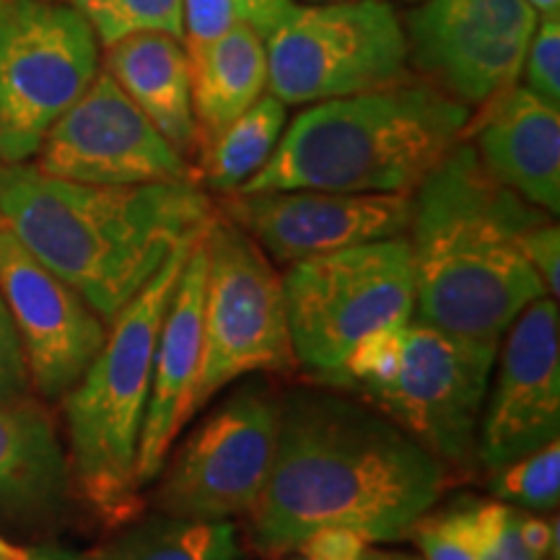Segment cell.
Listing matches in <instances>:
<instances>
[{"instance_id": "cell-35", "label": "cell", "mask_w": 560, "mask_h": 560, "mask_svg": "<svg viewBox=\"0 0 560 560\" xmlns=\"http://www.w3.org/2000/svg\"><path fill=\"white\" fill-rule=\"evenodd\" d=\"M26 560H102V552H75L66 548H39L26 556Z\"/></svg>"}, {"instance_id": "cell-10", "label": "cell", "mask_w": 560, "mask_h": 560, "mask_svg": "<svg viewBox=\"0 0 560 560\" xmlns=\"http://www.w3.org/2000/svg\"><path fill=\"white\" fill-rule=\"evenodd\" d=\"M495 342L465 340L410 319L395 361L353 395L395 420L441 465H470L478 446Z\"/></svg>"}, {"instance_id": "cell-36", "label": "cell", "mask_w": 560, "mask_h": 560, "mask_svg": "<svg viewBox=\"0 0 560 560\" xmlns=\"http://www.w3.org/2000/svg\"><path fill=\"white\" fill-rule=\"evenodd\" d=\"M0 556L9 558V560H26V556H30V550L24 548H16V545H11L5 537H0Z\"/></svg>"}, {"instance_id": "cell-3", "label": "cell", "mask_w": 560, "mask_h": 560, "mask_svg": "<svg viewBox=\"0 0 560 560\" xmlns=\"http://www.w3.org/2000/svg\"><path fill=\"white\" fill-rule=\"evenodd\" d=\"M213 210L195 182L104 187L50 177L30 164H0V221L104 322Z\"/></svg>"}, {"instance_id": "cell-42", "label": "cell", "mask_w": 560, "mask_h": 560, "mask_svg": "<svg viewBox=\"0 0 560 560\" xmlns=\"http://www.w3.org/2000/svg\"><path fill=\"white\" fill-rule=\"evenodd\" d=\"M408 3H418V0H408Z\"/></svg>"}, {"instance_id": "cell-43", "label": "cell", "mask_w": 560, "mask_h": 560, "mask_svg": "<svg viewBox=\"0 0 560 560\" xmlns=\"http://www.w3.org/2000/svg\"><path fill=\"white\" fill-rule=\"evenodd\" d=\"M0 560H9V558H3V556H0Z\"/></svg>"}, {"instance_id": "cell-26", "label": "cell", "mask_w": 560, "mask_h": 560, "mask_svg": "<svg viewBox=\"0 0 560 560\" xmlns=\"http://www.w3.org/2000/svg\"><path fill=\"white\" fill-rule=\"evenodd\" d=\"M493 495L524 511H550L560 501V441L524 454L493 470Z\"/></svg>"}, {"instance_id": "cell-33", "label": "cell", "mask_w": 560, "mask_h": 560, "mask_svg": "<svg viewBox=\"0 0 560 560\" xmlns=\"http://www.w3.org/2000/svg\"><path fill=\"white\" fill-rule=\"evenodd\" d=\"M520 535L537 558L558 560V522L550 524L520 509Z\"/></svg>"}, {"instance_id": "cell-29", "label": "cell", "mask_w": 560, "mask_h": 560, "mask_svg": "<svg viewBox=\"0 0 560 560\" xmlns=\"http://www.w3.org/2000/svg\"><path fill=\"white\" fill-rule=\"evenodd\" d=\"M408 537L418 545L425 560H478L444 511L420 516L408 529Z\"/></svg>"}, {"instance_id": "cell-22", "label": "cell", "mask_w": 560, "mask_h": 560, "mask_svg": "<svg viewBox=\"0 0 560 560\" xmlns=\"http://www.w3.org/2000/svg\"><path fill=\"white\" fill-rule=\"evenodd\" d=\"M285 130V104L260 96L226 128L200 143V179L208 190L234 195L268 164Z\"/></svg>"}, {"instance_id": "cell-25", "label": "cell", "mask_w": 560, "mask_h": 560, "mask_svg": "<svg viewBox=\"0 0 560 560\" xmlns=\"http://www.w3.org/2000/svg\"><path fill=\"white\" fill-rule=\"evenodd\" d=\"M104 47L130 34L161 32L182 39V0H73Z\"/></svg>"}, {"instance_id": "cell-6", "label": "cell", "mask_w": 560, "mask_h": 560, "mask_svg": "<svg viewBox=\"0 0 560 560\" xmlns=\"http://www.w3.org/2000/svg\"><path fill=\"white\" fill-rule=\"evenodd\" d=\"M296 363L332 376L366 335L405 325L416 310L408 236L291 262L283 276Z\"/></svg>"}, {"instance_id": "cell-31", "label": "cell", "mask_w": 560, "mask_h": 560, "mask_svg": "<svg viewBox=\"0 0 560 560\" xmlns=\"http://www.w3.org/2000/svg\"><path fill=\"white\" fill-rule=\"evenodd\" d=\"M522 252L527 257L537 278L542 280L548 296L558 299L560 293V229L556 221L545 219L535 223L522 236Z\"/></svg>"}, {"instance_id": "cell-21", "label": "cell", "mask_w": 560, "mask_h": 560, "mask_svg": "<svg viewBox=\"0 0 560 560\" xmlns=\"http://www.w3.org/2000/svg\"><path fill=\"white\" fill-rule=\"evenodd\" d=\"M187 58L192 68L195 122L200 143H206L262 96L268 86L265 37L247 21H236L226 34Z\"/></svg>"}, {"instance_id": "cell-9", "label": "cell", "mask_w": 560, "mask_h": 560, "mask_svg": "<svg viewBox=\"0 0 560 560\" xmlns=\"http://www.w3.org/2000/svg\"><path fill=\"white\" fill-rule=\"evenodd\" d=\"M100 73V39L73 5H0V164L37 156L47 130Z\"/></svg>"}, {"instance_id": "cell-1", "label": "cell", "mask_w": 560, "mask_h": 560, "mask_svg": "<svg viewBox=\"0 0 560 560\" xmlns=\"http://www.w3.org/2000/svg\"><path fill=\"white\" fill-rule=\"evenodd\" d=\"M444 486L446 467L395 420L338 392L296 389L280 397L276 459L247 514L252 545L280 556L319 527L400 540Z\"/></svg>"}, {"instance_id": "cell-16", "label": "cell", "mask_w": 560, "mask_h": 560, "mask_svg": "<svg viewBox=\"0 0 560 560\" xmlns=\"http://www.w3.org/2000/svg\"><path fill=\"white\" fill-rule=\"evenodd\" d=\"M509 330L475 446V457L490 472L550 444L560 433L558 299L532 301Z\"/></svg>"}, {"instance_id": "cell-27", "label": "cell", "mask_w": 560, "mask_h": 560, "mask_svg": "<svg viewBox=\"0 0 560 560\" xmlns=\"http://www.w3.org/2000/svg\"><path fill=\"white\" fill-rule=\"evenodd\" d=\"M524 79L532 94L542 96L552 104L560 100V21L558 13H550L535 26L527 58H524Z\"/></svg>"}, {"instance_id": "cell-5", "label": "cell", "mask_w": 560, "mask_h": 560, "mask_svg": "<svg viewBox=\"0 0 560 560\" xmlns=\"http://www.w3.org/2000/svg\"><path fill=\"white\" fill-rule=\"evenodd\" d=\"M198 234L182 240L149 283L112 317L100 353L62 397L73 475L86 501L112 524L138 514V439L159 327Z\"/></svg>"}, {"instance_id": "cell-19", "label": "cell", "mask_w": 560, "mask_h": 560, "mask_svg": "<svg viewBox=\"0 0 560 560\" xmlns=\"http://www.w3.org/2000/svg\"><path fill=\"white\" fill-rule=\"evenodd\" d=\"M104 70L182 156L198 151L192 68L177 37L161 32L130 34L107 47Z\"/></svg>"}, {"instance_id": "cell-40", "label": "cell", "mask_w": 560, "mask_h": 560, "mask_svg": "<svg viewBox=\"0 0 560 560\" xmlns=\"http://www.w3.org/2000/svg\"><path fill=\"white\" fill-rule=\"evenodd\" d=\"M310 3H330V0H310Z\"/></svg>"}, {"instance_id": "cell-28", "label": "cell", "mask_w": 560, "mask_h": 560, "mask_svg": "<svg viewBox=\"0 0 560 560\" xmlns=\"http://www.w3.org/2000/svg\"><path fill=\"white\" fill-rule=\"evenodd\" d=\"M236 21L242 19L231 0H182V37L187 55L219 39Z\"/></svg>"}, {"instance_id": "cell-44", "label": "cell", "mask_w": 560, "mask_h": 560, "mask_svg": "<svg viewBox=\"0 0 560 560\" xmlns=\"http://www.w3.org/2000/svg\"><path fill=\"white\" fill-rule=\"evenodd\" d=\"M5 3V0H0V5H3Z\"/></svg>"}, {"instance_id": "cell-15", "label": "cell", "mask_w": 560, "mask_h": 560, "mask_svg": "<svg viewBox=\"0 0 560 560\" xmlns=\"http://www.w3.org/2000/svg\"><path fill=\"white\" fill-rule=\"evenodd\" d=\"M221 213L247 231L272 262L291 265L355 244L405 236L412 195L270 190L229 195Z\"/></svg>"}, {"instance_id": "cell-4", "label": "cell", "mask_w": 560, "mask_h": 560, "mask_svg": "<svg viewBox=\"0 0 560 560\" xmlns=\"http://www.w3.org/2000/svg\"><path fill=\"white\" fill-rule=\"evenodd\" d=\"M470 107L431 83L314 102L234 195L270 190L412 195L462 140Z\"/></svg>"}, {"instance_id": "cell-34", "label": "cell", "mask_w": 560, "mask_h": 560, "mask_svg": "<svg viewBox=\"0 0 560 560\" xmlns=\"http://www.w3.org/2000/svg\"><path fill=\"white\" fill-rule=\"evenodd\" d=\"M242 21L255 26L262 37L276 30L278 21L291 11L293 0H231Z\"/></svg>"}, {"instance_id": "cell-8", "label": "cell", "mask_w": 560, "mask_h": 560, "mask_svg": "<svg viewBox=\"0 0 560 560\" xmlns=\"http://www.w3.org/2000/svg\"><path fill=\"white\" fill-rule=\"evenodd\" d=\"M270 94L314 104L402 81L408 37L387 0L291 5L265 37Z\"/></svg>"}, {"instance_id": "cell-11", "label": "cell", "mask_w": 560, "mask_h": 560, "mask_svg": "<svg viewBox=\"0 0 560 560\" xmlns=\"http://www.w3.org/2000/svg\"><path fill=\"white\" fill-rule=\"evenodd\" d=\"M280 397L270 384L244 382L161 467L153 495L161 514L219 522L249 514L270 478Z\"/></svg>"}, {"instance_id": "cell-24", "label": "cell", "mask_w": 560, "mask_h": 560, "mask_svg": "<svg viewBox=\"0 0 560 560\" xmlns=\"http://www.w3.org/2000/svg\"><path fill=\"white\" fill-rule=\"evenodd\" d=\"M478 560H542L524 545L520 509L499 501H459L444 511Z\"/></svg>"}, {"instance_id": "cell-39", "label": "cell", "mask_w": 560, "mask_h": 560, "mask_svg": "<svg viewBox=\"0 0 560 560\" xmlns=\"http://www.w3.org/2000/svg\"><path fill=\"white\" fill-rule=\"evenodd\" d=\"M397 560H418V558H410V556H397Z\"/></svg>"}, {"instance_id": "cell-12", "label": "cell", "mask_w": 560, "mask_h": 560, "mask_svg": "<svg viewBox=\"0 0 560 560\" xmlns=\"http://www.w3.org/2000/svg\"><path fill=\"white\" fill-rule=\"evenodd\" d=\"M34 159L39 172L81 185L195 182L187 159L161 136L107 70H100L73 107L62 112Z\"/></svg>"}, {"instance_id": "cell-18", "label": "cell", "mask_w": 560, "mask_h": 560, "mask_svg": "<svg viewBox=\"0 0 560 560\" xmlns=\"http://www.w3.org/2000/svg\"><path fill=\"white\" fill-rule=\"evenodd\" d=\"M475 153L501 185L545 213L560 210V109L527 86H511L488 102Z\"/></svg>"}, {"instance_id": "cell-41", "label": "cell", "mask_w": 560, "mask_h": 560, "mask_svg": "<svg viewBox=\"0 0 560 560\" xmlns=\"http://www.w3.org/2000/svg\"><path fill=\"white\" fill-rule=\"evenodd\" d=\"M291 560H306V558H301V556H299V558H291Z\"/></svg>"}, {"instance_id": "cell-38", "label": "cell", "mask_w": 560, "mask_h": 560, "mask_svg": "<svg viewBox=\"0 0 560 560\" xmlns=\"http://www.w3.org/2000/svg\"><path fill=\"white\" fill-rule=\"evenodd\" d=\"M363 560H397V556H380V552H366Z\"/></svg>"}, {"instance_id": "cell-37", "label": "cell", "mask_w": 560, "mask_h": 560, "mask_svg": "<svg viewBox=\"0 0 560 560\" xmlns=\"http://www.w3.org/2000/svg\"><path fill=\"white\" fill-rule=\"evenodd\" d=\"M535 11L545 13V16H550V13H558L560 9V0H527Z\"/></svg>"}, {"instance_id": "cell-30", "label": "cell", "mask_w": 560, "mask_h": 560, "mask_svg": "<svg viewBox=\"0 0 560 560\" xmlns=\"http://www.w3.org/2000/svg\"><path fill=\"white\" fill-rule=\"evenodd\" d=\"M30 387L32 380L30 369H26L24 348H21L9 306L0 296V402L26 397Z\"/></svg>"}, {"instance_id": "cell-14", "label": "cell", "mask_w": 560, "mask_h": 560, "mask_svg": "<svg viewBox=\"0 0 560 560\" xmlns=\"http://www.w3.org/2000/svg\"><path fill=\"white\" fill-rule=\"evenodd\" d=\"M0 296L9 306L34 389L62 400L100 353L107 327L89 301L45 268L0 221Z\"/></svg>"}, {"instance_id": "cell-13", "label": "cell", "mask_w": 560, "mask_h": 560, "mask_svg": "<svg viewBox=\"0 0 560 560\" xmlns=\"http://www.w3.org/2000/svg\"><path fill=\"white\" fill-rule=\"evenodd\" d=\"M535 26L527 0H425L405 37L420 73L472 107L514 86Z\"/></svg>"}, {"instance_id": "cell-2", "label": "cell", "mask_w": 560, "mask_h": 560, "mask_svg": "<svg viewBox=\"0 0 560 560\" xmlns=\"http://www.w3.org/2000/svg\"><path fill=\"white\" fill-rule=\"evenodd\" d=\"M545 219L459 140L412 195V319L499 346L532 301L548 296L522 252V236Z\"/></svg>"}, {"instance_id": "cell-7", "label": "cell", "mask_w": 560, "mask_h": 560, "mask_svg": "<svg viewBox=\"0 0 560 560\" xmlns=\"http://www.w3.org/2000/svg\"><path fill=\"white\" fill-rule=\"evenodd\" d=\"M206 301L198 408L215 392L249 374H285L293 353L283 278L247 231L221 210L202 226Z\"/></svg>"}, {"instance_id": "cell-23", "label": "cell", "mask_w": 560, "mask_h": 560, "mask_svg": "<svg viewBox=\"0 0 560 560\" xmlns=\"http://www.w3.org/2000/svg\"><path fill=\"white\" fill-rule=\"evenodd\" d=\"M100 552L102 560H240L242 545L229 520L202 522L159 514L136 522Z\"/></svg>"}, {"instance_id": "cell-32", "label": "cell", "mask_w": 560, "mask_h": 560, "mask_svg": "<svg viewBox=\"0 0 560 560\" xmlns=\"http://www.w3.org/2000/svg\"><path fill=\"white\" fill-rule=\"evenodd\" d=\"M371 540L348 527H319L293 545L306 560H363Z\"/></svg>"}, {"instance_id": "cell-17", "label": "cell", "mask_w": 560, "mask_h": 560, "mask_svg": "<svg viewBox=\"0 0 560 560\" xmlns=\"http://www.w3.org/2000/svg\"><path fill=\"white\" fill-rule=\"evenodd\" d=\"M202 301H206V244L200 229L159 327L149 405L138 439L136 480L140 488L159 478L174 441L198 410Z\"/></svg>"}, {"instance_id": "cell-20", "label": "cell", "mask_w": 560, "mask_h": 560, "mask_svg": "<svg viewBox=\"0 0 560 560\" xmlns=\"http://www.w3.org/2000/svg\"><path fill=\"white\" fill-rule=\"evenodd\" d=\"M70 465L50 412L30 397L0 402V509L47 514L68 493Z\"/></svg>"}]
</instances>
